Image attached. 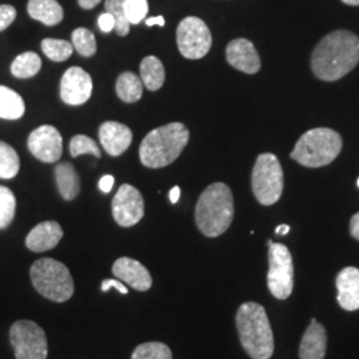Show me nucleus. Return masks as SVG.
Returning <instances> with one entry per match:
<instances>
[{
  "instance_id": "f257e3e1",
  "label": "nucleus",
  "mask_w": 359,
  "mask_h": 359,
  "mask_svg": "<svg viewBox=\"0 0 359 359\" xmlns=\"http://www.w3.org/2000/svg\"><path fill=\"white\" fill-rule=\"evenodd\" d=\"M358 63L359 38L346 29L326 35L311 56L314 75L325 81H335L346 76Z\"/></svg>"
},
{
  "instance_id": "f03ea898",
  "label": "nucleus",
  "mask_w": 359,
  "mask_h": 359,
  "mask_svg": "<svg viewBox=\"0 0 359 359\" xmlns=\"http://www.w3.org/2000/svg\"><path fill=\"white\" fill-rule=\"evenodd\" d=\"M240 342L252 359H270L274 353V335L264 306L243 304L236 316Z\"/></svg>"
},
{
  "instance_id": "7ed1b4c3",
  "label": "nucleus",
  "mask_w": 359,
  "mask_h": 359,
  "mask_svg": "<svg viewBox=\"0 0 359 359\" xmlns=\"http://www.w3.org/2000/svg\"><path fill=\"white\" fill-rule=\"evenodd\" d=\"M234 216V201L231 188L224 182L209 185L196 205V225L210 238L229 229Z\"/></svg>"
},
{
  "instance_id": "20e7f679",
  "label": "nucleus",
  "mask_w": 359,
  "mask_h": 359,
  "mask_svg": "<svg viewBox=\"0 0 359 359\" xmlns=\"http://www.w3.org/2000/svg\"><path fill=\"white\" fill-rule=\"evenodd\" d=\"M189 142V130L182 123H170L151 130L140 144V161L152 169L170 165Z\"/></svg>"
},
{
  "instance_id": "39448f33",
  "label": "nucleus",
  "mask_w": 359,
  "mask_h": 359,
  "mask_svg": "<svg viewBox=\"0 0 359 359\" xmlns=\"http://www.w3.org/2000/svg\"><path fill=\"white\" fill-rule=\"evenodd\" d=\"M341 149L339 133L330 128H316L299 137L290 156L304 167L321 168L333 163Z\"/></svg>"
},
{
  "instance_id": "423d86ee",
  "label": "nucleus",
  "mask_w": 359,
  "mask_h": 359,
  "mask_svg": "<svg viewBox=\"0 0 359 359\" xmlns=\"http://www.w3.org/2000/svg\"><path fill=\"white\" fill-rule=\"evenodd\" d=\"M34 287L44 298L53 302H65L75 292L72 276L63 262L53 258H40L29 269Z\"/></svg>"
},
{
  "instance_id": "0eeeda50",
  "label": "nucleus",
  "mask_w": 359,
  "mask_h": 359,
  "mask_svg": "<svg viewBox=\"0 0 359 359\" xmlns=\"http://www.w3.org/2000/svg\"><path fill=\"white\" fill-rule=\"evenodd\" d=\"M252 189L261 205H273L281 198L283 172L276 154H262L257 157L252 172Z\"/></svg>"
},
{
  "instance_id": "6e6552de",
  "label": "nucleus",
  "mask_w": 359,
  "mask_h": 359,
  "mask_svg": "<svg viewBox=\"0 0 359 359\" xmlns=\"http://www.w3.org/2000/svg\"><path fill=\"white\" fill-rule=\"evenodd\" d=\"M269 245V271L268 287L277 299H286L294 287V268L290 250L283 244L268 241Z\"/></svg>"
},
{
  "instance_id": "1a4fd4ad",
  "label": "nucleus",
  "mask_w": 359,
  "mask_h": 359,
  "mask_svg": "<svg viewBox=\"0 0 359 359\" xmlns=\"http://www.w3.org/2000/svg\"><path fill=\"white\" fill-rule=\"evenodd\" d=\"M10 341L16 359H47V335L34 321L15 322L10 329Z\"/></svg>"
},
{
  "instance_id": "9d476101",
  "label": "nucleus",
  "mask_w": 359,
  "mask_h": 359,
  "mask_svg": "<svg viewBox=\"0 0 359 359\" xmlns=\"http://www.w3.org/2000/svg\"><path fill=\"white\" fill-rule=\"evenodd\" d=\"M177 46L184 57L197 60L204 57L212 47V35L204 20L188 16L177 27Z\"/></svg>"
},
{
  "instance_id": "9b49d317",
  "label": "nucleus",
  "mask_w": 359,
  "mask_h": 359,
  "mask_svg": "<svg viewBox=\"0 0 359 359\" xmlns=\"http://www.w3.org/2000/svg\"><path fill=\"white\" fill-rule=\"evenodd\" d=\"M145 204L139 189L129 184H123L114 197L112 215L116 222L123 228H130L142 221Z\"/></svg>"
},
{
  "instance_id": "f8f14e48",
  "label": "nucleus",
  "mask_w": 359,
  "mask_h": 359,
  "mask_svg": "<svg viewBox=\"0 0 359 359\" xmlns=\"http://www.w3.org/2000/svg\"><path fill=\"white\" fill-rule=\"evenodd\" d=\"M28 149L43 163H56L63 154V139L52 126H41L28 137Z\"/></svg>"
},
{
  "instance_id": "ddd939ff",
  "label": "nucleus",
  "mask_w": 359,
  "mask_h": 359,
  "mask_svg": "<svg viewBox=\"0 0 359 359\" xmlns=\"http://www.w3.org/2000/svg\"><path fill=\"white\" fill-rule=\"evenodd\" d=\"M92 77L80 67H71L65 71L60 83V96L65 104L81 105L92 95Z\"/></svg>"
},
{
  "instance_id": "4468645a",
  "label": "nucleus",
  "mask_w": 359,
  "mask_h": 359,
  "mask_svg": "<svg viewBox=\"0 0 359 359\" xmlns=\"http://www.w3.org/2000/svg\"><path fill=\"white\" fill-rule=\"evenodd\" d=\"M112 273L116 278L127 283L137 292L149 290L154 283L149 270L139 261L129 257L118 258L112 266Z\"/></svg>"
},
{
  "instance_id": "2eb2a0df",
  "label": "nucleus",
  "mask_w": 359,
  "mask_h": 359,
  "mask_svg": "<svg viewBox=\"0 0 359 359\" xmlns=\"http://www.w3.org/2000/svg\"><path fill=\"white\" fill-rule=\"evenodd\" d=\"M226 60L236 69L253 75L261 68V59L253 43L248 39H234L226 47Z\"/></svg>"
},
{
  "instance_id": "dca6fc26",
  "label": "nucleus",
  "mask_w": 359,
  "mask_h": 359,
  "mask_svg": "<svg viewBox=\"0 0 359 359\" xmlns=\"http://www.w3.org/2000/svg\"><path fill=\"white\" fill-rule=\"evenodd\" d=\"M65 233L59 222L44 221L38 224L32 231L28 233L26 246L35 253H43L51 250L62 241Z\"/></svg>"
},
{
  "instance_id": "f3484780",
  "label": "nucleus",
  "mask_w": 359,
  "mask_h": 359,
  "mask_svg": "<svg viewBox=\"0 0 359 359\" xmlns=\"http://www.w3.org/2000/svg\"><path fill=\"white\" fill-rule=\"evenodd\" d=\"M99 139L107 154L120 156L128 149L133 135L127 126L116 121H107L99 129Z\"/></svg>"
},
{
  "instance_id": "a211bd4d",
  "label": "nucleus",
  "mask_w": 359,
  "mask_h": 359,
  "mask_svg": "<svg viewBox=\"0 0 359 359\" xmlns=\"http://www.w3.org/2000/svg\"><path fill=\"white\" fill-rule=\"evenodd\" d=\"M337 301L339 306L347 311L359 309V269L348 266L337 276Z\"/></svg>"
},
{
  "instance_id": "6ab92c4d",
  "label": "nucleus",
  "mask_w": 359,
  "mask_h": 359,
  "mask_svg": "<svg viewBox=\"0 0 359 359\" xmlns=\"http://www.w3.org/2000/svg\"><path fill=\"white\" fill-rule=\"evenodd\" d=\"M327 347L326 330L320 322L311 320L299 345V359H325Z\"/></svg>"
},
{
  "instance_id": "aec40b11",
  "label": "nucleus",
  "mask_w": 359,
  "mask_h": 359,
  "mask_svg": "<svg viewBox=\"0 0 359 359\" xmlns=\"http://www.w3.org/2000/svg\"><path fill=\"white\" fill-rule=\"evenodd\" d=\"M28 15L46 26H57L63 18L65 11L57 0H29L27 6Z\"/></svg>"
},
{
  "instance_id": "412c9836",
  "label": "nucleus",
  "mask_w": 359,
  "mask_h": 359,
  "mask_svg": "<svg viewBox=\"0 0 359 359\" xmlns=\"http://www.w3.org/2000/svg\"><path fill=\"white\" fill-rule=\"evenodd\" d=\"M55 177L60 196L65 201H72L80 193V179L76 169L69 163H62L55 169Z\"/></svg>"
},
{
  "instance_id": "4be33fe9",
  "label": "nucleus",
  "mask_w": 359,
  "mask_h": 359,
  "mask_svg": "<svg viewBox=\"0 0 359 359\" xmlns=\"http://www.w3.org/2000/svg\"><path fill=\"white\" fill-rule=\"evenodd\" d=\"M140 75L144 86L149 90H158L165 81L164 65L156 56H147L140 65Z\"/></svg>"
},
{
  "instance_id": "5701e85b",
  "label": "nucleus",
  "mask_w": 359,
  "mask_h": 359,
  "mask_svg": "<svg viewBox=\"0 0 359 359\" xmlns=\"http://www.w3.org/2000/svg\"><path fill=\"white\" fill-rule=\"evenodd\" d=\"M26 112V105L19 93L0 86V118L18 120Z\"/></svg>"
},
{
  "instance_id": "b1692460",
  "label": "nucleus",
  "mask_w": 359,
  "mask_h": 359,
  "mask_svg": "<svg viewBox=\"0 0 359 359\" xmlns=\"http://www.w3.org/2000/svg\"><path fill=\"white\" fill-rule=\"evenodd\" d=\"M117 96L126 103H135L142 99V81L133 72L121 74L116 81Z\"/></svg>"
},
{
  "instance_id": "393cba45",
  "label": "nucleus",
  "mask_w": 359,
  "mask_h": 359,
  "mask_svg": "<svg viewBox=\"0 0 359 359\" xmlns=\"http://www.w3.org/2000/svg\"><path fill=\"white\" fill-rule=\"evenodd\" d=\"M41 68V59L35 52H25L19 55L11 65V74L18 79H29L38 75Z\"/></svg>"
},
{
  "instance_id": "a878e982",
  "label": "nucleus",
  "mask_w": 359,
  "mask_h": 359,
  "mask_svg": "<svg viewBox=\"0 0 359 359\" xmlns=\"http://www.w3.org/2000/svg\"><path fill=\"white\" fill-rule=\"evenodd\" d=\"M20 169L16 151L7 142H0V179H13Z\"/></svg>"
},
{
  "instance_id": "bb28decb",
  "label": "nucleus",
  "mask_w": 359,
  "mask_h": 359,
  "mask_svg": "<svg viewBox=\"0 0 359 359\" xmlns=\"http://www.w3.org/2000/svg\"><path fill=\"white\" fill-rule=\"evenodd\" d=\"M41 50L52 62H65L74 52V46L60 39H44L41 41Z\"/></svg>"
},
{
  "instance_id": "cd10ccee",
  "label": "nucleus",
  "mask_w": 359,
  "mask_h": 359,
  "mask_svg": "<svg viewBox=\"0 0 359 359\" xmlns=\"http://www.w3.org/2000/svg\"><path fill=\"white\" fill-rule=\"evenodd\" d=\"M72 46L79 55L90 57L97 51V43L95 35L87 28H76L72 32Z\"/></svg>"
},
{
  "instance_id": "c85d7f7f",
  "label": "nucleus",
  "mask_w": 359,
  "mask_h": 359,
  "mask_svg": "<svg viewBox=\"0 0 359 359\" xmlns=\"http://www.w3.org/2000/svg\"><path fill=\"white\" fill-rule=\"evenodd\" d=\"M130 359H173V355L165 344L147 342L133 350Z\"/></svg>"
},
{
  "instance_id": "c756f323",
  "label": "nucleus",
  "mask_w": 359,
  "mask_h": 359,
  "mask_svg": "<svg viewBox=\"0 0 359 359\" xmlns=\"http://www.w3.org/2000/svg\"><path fill=\"white\" fill-rule=\"evenodd\" d=\"M16 212V198L11 189L0 185V231L13 224Z\"/></svg>"
},
{
  "instance_id": "7c9ffc66",
  "label": "nucleus",
  "mask_w": 359,
  "mask_h": 359,
  "mask_svg": "<svg viewBox=\"0 0 359 359\" xmlns=\"http://www.w3.org/2000/svg\"><path fill=\"white\" fill-rule=\"evenodd\" d=\"M105 13H111L115 19V31L118 36H127L130 23L123 8V0H105Z\"/></svg>"
},
{
  "instance_id": "2f4dec72",
  "label": "nucleus",
  "mask_w": 359,
  "mask_h": 359,
  "mask_svg": "<svg viewBox=\"0 0 359 359\" xmlns=\"http://www.w3.org/2000/svg\"><path fill=\"white\" fill-rule=\"evenodd\" d=\"M69 152L72 157H77L81 154H92L97 158L102 157L99 145L93 139L84 135H77L75 137H72V140L69 142Z\"/></svg>"
},
{
  "instance_id": "473e14b6",
  "label": "nucleus",
  "mask_w": 359,
  "mask_h": 359,
  "mask_svg": "<svg viewBox=\"0 0 359 359\" xmlns=\"http://www.w3.org/2000/svg\"><path fill=\"white\" fill-rule=\"evenodd\" d=\"M123 8L130 25H139L148 13V0H123Z\"/></svg>"
},
{
  "instance_id": "72a5a7b5",
  "label": "nucleus",
  "mask_w": 359,
  "mask_h": 359,
  "mask_svg": "<svg viewBox=\"0 0 359 359\" xmlns=\"http://www.w3.org/2000/svg\"><path fill=\"white\" fill-rule=\"evenodd\" d=\"M15 19H16L15 7L10 4H1L0 6V31H4L6 28L11 26Z\"/></svg>"
},
{
  "instance_id": "f704fd0d",
  "label": "nucleus",
  "mask_w": 359,
  "mask_h": 359,
  "mask_svg": "<svg viewBox=\"0 0 359 359\" xmlns=\"http://www.w3.org/2000/svg\"><path fill=\"white\" fill-rule=\"evenodd\" d=\"M99 27L103 32H111L115 29V19L111 13H104L99 16Z\"/></svg>"
},
{
  "instance_id": "c9c22d12",
  "label": "nucleus",
  "mask_w": 359,
  "mask_h": 359,
  "mask_svg": "<svg viewBox=\"0 0 359 359\" xmlns=\"http://www.w3.org/2000/svg\"><path fill=\"white\" fill-rule=\"evenodd\" d=\"M111 287H115L121 294H128V289L123 285V283H120L117 280H104L102 283V290L108 292Z\"/></svg>"
},
{
  "instance_id": "e433bc0d",
  "label": "nucleus",
  "mask_w": 359,
  "mask_h": 359,
  "mask_svg": "<svg viewBox=\"0 0 359 359\" xmlns=\"http://www.w3.org/2000/svg\"><path fill=\"white\" fill-rule=\"evenodd\" d=\"M114 184H115L114 176L105 175L103 179L100 180V182H99V188H100L102 192L109 193L112 191V188H114Z\"/></svg>"
},
{
  "instance_id": "4c0bfd02",
  "label": "nucleus",
  "mask_w": 359,
  "mask_h": 359,
  "mask_svg": "<svg viewBox=\"0 0 359 359\" xmlns=\"http://www.w3.org/2000/svg\"><path fill=\"white\" fill-rule=\"evenodd\" d=\"M350 233L355 240L359 241V212L350 219Z\"/></svg>"
},
{
  "instance_id": "58836bf2",
  "label": "nucleus",
  "mask_w": 359,
  "mask_h": 359,
  "mask_svg": "<svg viewBox=\"0 0 359 359\" xmlns=\"http://www.w3.org/2000/svg\"><path fill=\"white\" fill-rule=\"evenodd\" d=\"M145 25L148 27H164L165 26V20H164V18L160 15V16H156V18H149V19H147V20H145Z\"/></svg>"
},
{
  "instance_id": "ea45409f",
  "label": "nucleus",
  "mask_w": 359,
  "mask_h": 359,
  "mask_svg": "<svg viewBox=\"0 0 359 359\" xmlns=\"http://www.w3.org/2000/svg\"><path fill=\"white\" fill-rule=\"evenodd\" d=\"M102 0H79V6L84 10H92L95 8Z\"/></svg>"
},
{
  "instance_id": "a19ab883",
  "label": "nucleus",
  "mask_w": 359,
  "mask_h": 359,
  "mask_svg": "<svg viewBox=\"0 0 359 359\" xmlns=\"http://www.w3.org/2000/svg\"><path fill=\"white\" fill-rule=\"evenodd\" d=\"M180 194H181V191H180L179 187H173V188L170 189L169 198H170V203H172V204H176V203L179 201Z\"/></svg>"
},
{
  "instance_id": "79ce46f5",
  "label": "nucleus",
  "mask_w": 359,
  "mask_h": 359,
  "mask_svg": "<svg viewBox=\"0 0 359 359\" xmlns=\"http://www.w3.org/2000/svg\"><path fill=\"white\" fill-rule=\"evenodd\" d=\"M290 231V226L289 225H280L277 229H276V234H278V236H285V234H287Z\"/></svg>"
},
{
  "instance_id": "37998d69",
  "label": "nucleus",
  "mask_w": 359,
  "mask_h": 359,
  "mask_svg": "<svg viewBox=\"0 0 359 359\" xmlns=\"http://www.w3.org/2000/svg\"><path fill=\"white\" fill-rule=\"evenodd\" d=\"M347 6H359V0H342Z\"/></svg>"
},
{
  "instance_id": "c03bdc74",
  "label": "nucleus",
  "mask_w": 359,
  "mask_h": 359,
  "mask_svg": "<svg viewBox=\"0 0 359 359\" xmlns=\"http://www.w3.org/2000/svg\"><path fill=\"white\" fill-rule=\"evenodd\" d=\"M357 184H358V188H359V179H358V181H357Z\"/></svg>"
}]
</instances>
